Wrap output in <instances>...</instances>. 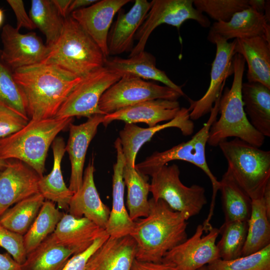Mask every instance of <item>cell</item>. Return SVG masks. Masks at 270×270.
Segmentation results:
<instances>
[{"label":"cell","instance_id":"9c48e42d","mask_svg":"<svg viewBox=\"0 0 270 270\" xmlns=\"http://www.w3.org/2000/svg\"><path fill=\"white\" fill-rule=\"evenodd\" d=\"M181 96L167 86L124 74L102 94L98 106L106 115L142 102L158 99L177 100Z\"/></svg>","mask_w":270,"mask_h":270},{"label":"cell","instance_id":"8fae6325","mask_svg":"<svg viewBox=\"0 0 270 270\" xmlns=\"http://www.w3.org/2000/svg\"><path fill=\"white\" fill-rule=\"evenodd\" d=\"M208 40L216 45V54L212 64L210 80L204 94L199 100L189 99L190 118L197 120L210 113L222 96L226 79L234 72L232 59L235 40L229 42L219 35L209 32Z\"/></svg>","mask_w":270,"mask_h":270},{"label":"cell","instance_id":"836d02e7","mask_svg":"<svg viewBox=\"0 0 270 270\" xmlns=\"http://www.w3.org/2000/svg\"><path fill=\"white\" fill-rule=\"evenodd\" d=\"M29 16L44 35L46 45L52 46L59 38L64 24V18L52 0H32Z\"/></svg>","mask_w":270,"mask_h":270},{"label":"cell","instance_id":"44dd1931","mask_svg":"<svg viewBox=\"0 0 270 270\" xmlns=\"http://www.w3.org/2000/svg\"><path fill=\"white\" fill-rule=\"evenodd\" d=\"M136 244L130 236L109 238L90 256L86 270H132Z\"/></svg>","mask_w":270,"mask_h":270},{"label":"cell","instance_id":"7c38bea8","mask_svg":"<svg viewBox=\"0 0 270 270\" xmlns=\"http://www.w3.org/2000/svg\"><path fill=\"white\" fill-rule=\"evenodd\" d=\"M204 228L198 224L189 238L168 252L162 262L174 266L178 270H196L220 258L216 240L219 230L212 226L203 236Z\"/></svg>","mask_w":270,"mask_h":270},{"label":"cell","instance_id":"8992f818","mask_svg":"<svg viewBox=\"0 0 270 270\" xmlns=\"http://www.w3.org/2000/svg\"><path fill=\"white\" fill-rule=\"evenodd\" d=\"M218 146L238 184L252 200L261 198L270 184V151L238 138L224 140Z\"/></svg>","mask_w":270,"mask_h":270},{"label":"cell","instance_id":"d6a6232c","mask_svg":"<svg viewBox=\"0 0 270 270\" xmlns=\"http://www.w3.org/2000/svg\"><path fill=\"white\" fill-rule=\"evenodd\" d=\"M44 200L39 192L18 202L2 214L0 224L24 236L34 222Z\"/></svg>","mask_w":270,"mask_h":270},{"label":"cell","instance_id":"52a82bcc","mask_svg":"<svg viewBox=\"0 0 270 270\" xmlns=\"http://www.w3.org/2000/svg\"><path fill=\"white\" fill-rule=\"evenodd\" d=\"M180 176L176 164L164 165L151 176L150 192L154 200H163L171 208L184 214L188 220L198 214L206 204V190L198 184L186 186Z\"/></svg>","mask_w":270,"mask_h":270},{"label":"cell","instance_id":"4fadbf2b","mask_svg":"<svg viewBox=\"0 0 270 270\" xmlns=\"http://www.w3.org/2000/svg\"><path fill=\"white\" fill-rule=\"evenodd\" d=\"M1 40L3 45L1 58L12 72L41 63L50 50L35 32L22 34L9 24L2 27Z\"/></svg>","mask_w":270,"mask_h":270},{"label":"cell","instance_id":"f35d334b","mask_svg":"<svg viewBox=\"0 0 270 270\" xmlns=\"http://www.w3.org/2000/svg\"><path fill=\"white\" fill-rule=\"evenodd\" d=\"M0 104L29 119L20 89L14 80L12 71L1 58L0 50Z\"/></svg>","mask_w":270,"mask_h":270},{"label":"cell","instance_id":"30bf717a","mask_svg":"<svg viewBox=\"0 0 270 270\" xmlns=\"http://www.w3.org/2000/svg\"><path fill=\"white\" fill-rule=\"evenodd\" d=\"M188 20L196 21L204 28L210 25L208 18L194 8L193 0H152L145 20L136 34L138 42L129 56L144 50L149 36L160 25L168 24L180 30L182 24Z\"/></svg>","mask_w":270,"mask_h":270},{"label":"cell","instance_id":"d590c367","mask_svg":"<svg viewBox=\"0 0 270 270\" xmlns=\"http://www.w3.org/2000/svg\"><path fill=\"white\" fill-rule=\"evenodd\" d=\"M220 97L218 98L211 110L210 117L202 127L193 136L194 138L195 152L194 164L200 168L208 177L211 182L212 194L210 208L207 218L204 221L206 224H210L215 206L216 198L220 190V183L210 169L206 157V146L208 142L210 128L212 123L217 119L218 114V104Z\"/></svg>","mask_w":270,"mask_h":270},{"label":"cell","instance_id":"603a6c76","mask_svg":"<svg viewBox=\"0 0 270 270\" xmlns=\"http://www.w3.org/2000/svg\"><path fill=\"white\" fill-rule=\"evenodd\" d=\"M270 20L250 7L236 13L228 22H215L210 32L228 41L262 36L270 41Z\"/></svg>","mask_w":270,"mask_h":270},{"label":"cell","instance_id":"f5cc1de1","mask_svg":"<svg viewBox=\"0 0 270 270\" xmlns=\"http://www.w3.org/2000/svg\"><path fill=\"white\" fill-rule=\"evenodd\" d=\"M4 20V14L3 10L0 8V28L2 26Z\"/></svg>","mask_w":270,"mask_h":270},{"label":"cell","instance_id":"d6986e66","mask_svg":"<svg viewBox=\"0 0 270 270\" xmlns=\"http://www.w3.org/2000/svg\"><path fill=\"white\" fill-rule=\"evenodd\" d=\"M178 100L158 99L142 102L104 116L102 124L107 126L114 120L126 124L145 123L149 127L173 119L180 109Z\"/></svg>","mask_w":270,"mask_h":270},{"label":"cell","instance_id":"74e56055","mask_svg":"<svg viewBox=\"0 0 270 270\" xmlns=\"http://www.w3.org/2000/svg\"><path fill=\"white\" fill-rule=\"evenodd\" d=\"M222 235L216 244L220 258L230 260L242 256L248 230L246 221L224 222L218 229Z\"/></svg>","mask_w":270,"mask_h":270},{"label":"cell","instance_id":"db71d44e","mask_svg":"<svg viewBox=\"0 0 270 270\" xmlns=\"http://www.w3.org/2000/svg\"><path fill=\"white\" fill-rule=\"evenodd\" d=\"M6 160L0 158V170H2L5 166Z\"/></svg>","mask_w":270,"mask_h":270},{"label":"cell","instance_id":"8d00e7d4","mask_svg":"<svg viewBox=\"0 0 270 270\" xmlns=\"http://www.w3.org/2000/svg\"><path fill=\"white\" fill-rule=\"evenodd\" d=\"M195 152L194 138L182 142L168 150L155 152L144 161L136 164L135 168L145 176H152L170 161L180 160L194 164Z\"/></svg>","mask_w":270,"mask_h":270},{"label":"cell","instance_id":"60d3db41","mask_svg":"<svg viewBox=\"0 0 270 270\" xmlns=\"http://www.w3.org/2000/svg\"><path fill=\"white\" fill-rule=\"evenodd\" d=\"M193 4L216 22H228L236 13L250 8L248 0H194Z\"/></svg>","mask_w":270,"mask_h":270},{"label":"cell","instance_id":"277c9868","mask_svg":"<svg viewBox=\"0 0 270 270\" xmlns=\"http://www.w3.org/2000/svg\"><path fill=\"white\" fill-rule=\"evenodd\" d=\"M72 118L34 120L18 132L0 138V158H14L32 168L42 178L45 161L52 143L59 132L72 122Z\"/></svg>","mask_w":270,"mask_h":270},{"label":"cell","instance_id":"ab89813d","mask_svg":"<svg viewBox=\"0 0 270 270\" xmlns=\"http://www.w3.org/2000/svg\"><path fill=\"white\" fill-rule=\"evenodd\" d=\"M207 266L210 270H270V244L252 254L230 260L218 258Z\"/></svg>","mask_w":270,"mask_h":270},{"label":"cell","instance_id":"2e32d148","mask_svg":"<svg viewBox=\"0 0 270 270\" xmlns=\"http://www.w3.org/2000/svg\"><path fill=\"white\" fill-rule=\"evenodd\" d=\"M188 108H181L177 115L168 122L143 128L134 124H126L120 132V140L125 165L135 167L136 158L140 148L158 132L169 128H178L184 136L192 134L194 124L190 118Z\"/></svg>","mask_w":270,"mask_h":270},{"label":"cell","instance_id":"3957f363","mask_svg":"<svg viewBox=\"0 0 270 270\" xmlns=\"http://www.w3.org/2000/svg\"><path fill=\"white\" fill-rule=\"evenodd\" d=\"M234 80L230 88H226L218 104L220 117L212 124L207 144L218 146L228 138H240L257 147L264 143L265 137L250 124L244 110L242 97V86L245 60L240 54L232 59Z\"/></svg>","mask_w":270,"mask_h":270},{"label":"cell","instance_id":"6da1fadb","mask_svg":"<svg viewBox=\"0 0 270 270\" xmlns=\"http://www.w3.org/2000/svg\"><path fill=\"white\" fill-rule=\"evenodd\" d=\"M12 74L27 115L34 120L55 118L70 93L82 80L60 67L42 63L16 69Z\"/></svg>","mask_w":270,"mask_h":270},{"label":"cell","instance_id":"ee69618b","mask_svg":"<svg viewBox=\"0 0 270 270\" xmlns=\"http://www.w3.org/2000/svg\"><path fill=\"white\" fill-rule=\"evenodd\" d=\"M106 230L86 250L73 255L62 270H86L90 256L109 238Z\"/></svg>","mask_w":270,"mask_h":270},{"label":"cell","instance_id":"4316f807","mask_svg":"<svg viewBox=\"0 0 270 270\" xmlns=\"http://www.w3.org/2000/svg\"><path fill=\"white\" fill-rule=\"evenodd\" d=\"M242 97L250 124L264 137H270V88L258 82H244Z\"/></svg>","mask_w":270,"mask_h":270},{"label":"cell","instance_id":"484cf974","mask_svg":"<svg viewBox=\"0 0 270 270\" xmlns=\"http://www.w3.org/2000/svg\"><path fill=\"white\" fill-rule=\"evenodd\" d=\"M104 230L85 217L64 214L52 234L76 254L88 249Z\"/></svg>","mask_w":270,"mask_h":270},{"label":"cell","instance_id":"ffe728a7","mask_svg":"<svg viewBox=\"0 0 270 270\" xmlns=\"http://www.w3.org/2000/svg\"><path fill=\"white\" fill-rule=\"evenodd\" d=\"M114 148L116 161L113 167L112 205L105 230L110 236L120 238L130 235L135 224L130 218L124 202L123 170L125 160L119 138L114 142Z\"/></svg>","mask_w":270,"mask_h":270},{"label":"cell","instance_id":"d4e9b609","mask_svg":"<svg viewBox=\"0 0 270 270\" xmlns=\"http://www.w3.org/2000/svg\"><path fill=\"white\" fill-rule=\"evenodd\" d=\"M234 40L235 54H240L248 64V82L270 88V41L262 36Z\"/></svg>","mask_w":270,"mask_h":270},{"label":"cell","instance_id":"f546056e","mask_svg":"<svg viewBox=\"0 0 270 270\" xmlns=\"http://www.w3.org/2000/svg\"><path fill=\"white\" fill-rule=\"evenodd\" d=\"M220 183L224 222H248L252 212V200L234 180L228 168Z\"/></svg>","mask_w":270,"mask_h":270},{"label":"cell","instance_id":"cb8c5ba5","mask_svg":"<svg viewBox=\"0 0 270 270\" xmlns=\"http://www.w3.org/2000/svg\"><path fill=\"white\" fill-rule=\"evenodd\" d=\"M104 66L118 73L121 76L131 74L142 79L158 81L164 84L182 96H184L181 86L174 83L162 71L156 66L155 57L145 50L124 58L118 56L106 59Z\"/></svg>","mask_w":270,"mask_h":270},{"label":"cell","instance_id":"b9f144b4","mask_svg":"<svg viewBox=\"0 0 270 270\" xmlns=\"http://www.w3.org/2000/svg\"><path fill=\"white\" fill-rule=\"evenodd\" d=\"M0 246L5 249L20 264L26 260V252L23 236L12 232L0 224Z\"/></svg>","mask_w":270,"mask_h":270},{"label":"cell","instance_id":"e0dca14e","mask_svg":"<svg viewBox=\"0 0 270 270\" xmlns=\"http://www.w3.org/2000/svg\"><path fill=\"white\" fill-rule=\"evenodd\" d=\"M104 115L96 114L80 124H69V138L65 150L71 164L68 188L74 193L80 187L83 169L88 146L95 136L98 126L102 124Z\"/></svg>","mask_w":270,"mask_h":270},{"label":"cell","instance_id":"7dc6e473","mask_svg":"<svg viewBox=\"0 0 270 270\" xmlns=\"http://www.w3.org/2000/svg\"><path fill=\"white\" fill-rule=\"evenodd\" d=\"M0 270H22V266L8 253H0Z\"/></svg>","mask_w":270,"mask_h":270},{"label":"cell","instance_id":"83f0119b","mask_svg":"<svg viewBox=\"0 0 270 270\" xmlns=\"http://www.w3.org/2000/svg\"><path fill=\"white\" fill-rule=\"evenodd\" d=\"M65 147L62 138L58 137L54 139L52 145L53 167L49 174L40 178L38 189L44 199L56 203L58 208L68 210L74 193L66 186L61 170V162L66 152Z\"/></svg>","mask_w":270,"mask_h":270},{"label":"cell","instance_id":"7402d4cb","mask_svg":"<svg viewBox=\"0 0 270 270\" xmlns=\"http://www.w3.org/2000/svg\"><path fill=\"white\" fill-rule=\"evenodd\" d=\"M150 8L146 0H136L130 10L118 14L110 34L108 36L109 54L116 55L131 51L138 29L144 22Z\"/></svg>","mask_w":270,"mask_h":270},{"label":"cell","instance_id":"ba28073f","mask_svg":"<svg viewBox=\"0 0 270 270\" xmlns=\"http://www.w3.org/2000/svg\"><path fill=\"white\" fill-rule=\"evenodd\" d=\"M122 77L104 66L82 78L64 102L56 117L59 118L105 115L98 104L102 94Z\"/></svg>","mask_w":270,"mask_h":270},{"label":"cell","instance_id":"e575fe53","mask_svg":"<svg viewBox=\"0 0 270 270\" xmlns=\"http://www.w3.org/2000/svg\"><path fill=\"white\" fill-rule=\"evenodd\" d=\"M64 214L56 208L54 202L44 200L34 222L23 236L27 254L54 232Z\"/></svg>","mask_w":270,"mask_h":270},{"label":"cell","instance_id":"f6af8a7d","mask_svg":"<svg viewBox=\"0 0 270 270\" xmlns=\"http://www.w3.org/2000/svg\"><path fill=\"white\" fill-rule=\"evenodd\" d=\"M7 2L12 8L16 19L18 30L24 28L29 30L36 28V26L24 8V2L22 0H8Z\"/></svg>","mask_w":270,"mask_h":270},{"label":"cell","instance_id":"1f68e13d","mask_svg":"<svg viewBox=\"0 0 270 270\" xmlns=\"http://www.w3.org/2000/svg\"><path fill=\"white\" fill-rule=\"evenodd\" d=\"M270 218L262 197L252 200L247 236L242 256L256 252L270 244Z\"/></svg>","mask_w":270,"mask_h":270},{"label":"cell","instance_id":"9a60e30c","mask_svg":"<svg viewBox=\"0 0 270 270\" xmlns=\"http://www.w3.org/2000/svg\"><path fill=\"white\" fill-rule=\"evenodd\" d=\"M130 0H102L71 13L76 21L92 38L104 56H109L108 47V32L115 14Z\"/></svg>","mask_w":270,"mask_h":270},{"label":"cell","instance_id":"f1b7e54d","mask_svg":"<svg viewBox=\"0 0 270 270\" xmlns=\"http://www.w3.org/2000/svg\"><path fill=\"white\" fill-rule=\"evenodd\" d=\"M74 251L58 242L52 234L27 254L22 270H62Z\"/></svg>","mask_w":270,"mask_h":270},{"label":"cell","instance_id":"c3c4849f","mask_svg":"<svg viewBox=\"0 0 270 270\" xmlns=\"http://www.w3.org/2000/svg\"><path fill=\"white\" fill-rule=\"evenodd\" d=\"M72 0H52L58 11L63 18L68 15V10Z\"/></svg>","mask_w":270,"mask_h":270},{"label":"cell","instance_id":"7bdbcfd3","mask_svg":"<svg viewBox=\"0 0 270 270\" xmlns=\"http://www.w3.org/2000/svg\"><path fill=\"white\" fill-rule=\"evenodd\" d=\"M29 120L6 106L0 104V138L20 130Z\"/></svg>","mask_w":270,"mask_h":270},{"label":"cell","instance_id":"5bb4252c","mask_svg":"<svg viewBox=\"0 0 270 270\" xmlns=\"http://www.w3.org/2000/svg\"><path fill=\"white\" fill-rule=\"evenodd\" d=\"M40 177L20 161H6L0 171V217L13 204L39 193Z\"/></svg>","mask_w":270,"mask_h":270},{"label":"cell","instance_id":"bcb514c9","mask_svg":"<svg viewBox=\"0 0 270 270\" xmlns=\"http://www.w3.org/2000/svg\"><path fill=\"white\" fill-rule=\"evenodd\" d=\"M132 270H178L172 264L167 262H142L134 260Z\"/></svg>","mask_w":270,"mask_h":270},{"label":"cell","instance_id":"4dcf8cb0","mask_svg":"<svg viewBox=\"0 0 270 270\" xmlns=\"http://www.w3.org/2000/svg\"><path fill=\"white\" fill-rule=\"evenodd\" d=\"M123 178L127 187L126 205L131 219L134 221L140 217H146L150 213V184L148 176L137 171L135 167L124 164Z\"/></svg>","mask_w":270,"mask_h":270},{"label":"cell","instance_id":"f907efd6","mask_svg":"<svg viewBox=\"0 0 270 270\" xmlns=\"http://www.w3.org/2000/svg\"><path fill=\"white\" fill-rule=\"evenodd\" d=\"M268 2L264 0H248L250 7L260 13L264 14Z\"/></svg>","mask_w":270,"mask_h":270},{"label":"cell","instance_id":"7a4b0ae2","mask_svg":"<svg viewBox=\"0 0 270 270\" xmlns=\"http://www.w3.org/2000/svg\"><path fill=\"white\" fill-rule=\"evenodd\" d=\"M150 213L134 220L130 234L136 244V259L160 262L165 254L187 239L188 218L163 200H149Z\"/></svg>","mask_w":270,"mask_h":270},{"label":"cell","instance_id":"681fc988","mask_svg":"<svg viewBox=\"0 0 270 270\" xmlns=\"http://www.w3.org/2000/svg\"><path fill=\"white\" fill-rule=\"evenodd\" d=\"M96 1V0H72L68 10V14L75 10L90 6Z\"/></svg>","mask_w":270,"mask_h":270},{"label":"cell","instance_id":"816d5d0a","mask_svg":"<svg viewBox=\"0 0 270 270\" xmlns=\"http://www.w3.org/2000/svg\"><path fill=\"white\" fill-rule=\"evenodd\" d=\"M262 198L264 202L268 213L270 215V184L267 186L264 193Z\"/></svg>","mask_w":270,"mask_h":270},{"label":"cell","instance_id":"11a10c76","mask_svg":"<svg viewBox=\"0 0 270 270\" xmlns=\"http://www.w3.org/2000/svg\"><path fill=\"white\" fill-rule=\"evenodd\" d=\"M196 270H210L207 265L204 266Z\"/></svg>","mask_w":270,"mask_h":270},{"label":"cell","instance_id":"5b68a950","mask_svg":"<svg viewBox=\"0 0 270 270\" xmlns=\"http://www.w3.org/2000/svg\"><path fill=\"white\" fill-rule=\"evenodd\" d=\"M106 58L102 50L71 16L64 18L58 40L50 47L42 64H52L82 78L104 66Z\"/></svg>","mask_w":270,"mask_h":270},{"label":"cell","instance_id":"ac0fdd59","mask_svg":"<svg viewBox=\"0 0 270 270\" xmlns=\"http://www.w3.org/2000/svg\"><path fill=\"white\" fill-rule=\"evenodd\" d=\"M93 162L86 168L82 184L70 202L69 214L80 218L85 217L105 230L110 214V208L102 201L94 181Z\"/></svg>","mask_w":270,"mask_h":270}]
</instances>
